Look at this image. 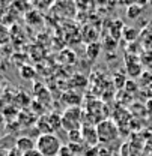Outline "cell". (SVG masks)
Returning <instances> with one entry per match:
<instances>
[{
	"mask_svg": "<svg viewBox=\"0 0 152 156\" xmlns=\"http://www.w3.org/2000/svg\"><path fill=\"white\" fill-rule=\"evenodd\" d=\"M36 149L44 156H59V152L62 149V143H60L59 136L54 134H45V135L38 136Z\"/></svg>",
	"mask_w": 152,
	"mask_h": 156,
	"instance_id": "1",
	"label": "cell"
},
{
	"mask_svg": "<svg viewBox=\"0 0 152 156\" xmlns=\"http://www.w3.org/2000/svg\"><path fill=\"white\" fill-rule=\"evenodd\" d=\"M96 128V135H98V141L99 143H112L119 136V129L114 125V122L112 120H101L98 125H95Z\"/></svg>",
	"mask_w": 152,
	"mask_h": 156,
	"instance_id": "2",
	"label": "cell"
},
{
	"mask_svg": "<svg viewBox=\"0 0 152 156\" xmlns=\"http://www.w3.org/2000/svg\"><path fill=\"white\" fill-rule=\"evenodd\" d=\"M81 117H83V113H81L80 107H69V108H66V111L62 116V128L66 129L68 132L80 129Z\"/></svg>",
	"mask_w": 152,
	"mask_h": 156,
	"instance_id": "3",
	"label": "cell"
},
{
	"mask_svg": "<svg viewBox=\"0 0 152 156\" xmlns=\"http://www.w3.org/2000/svg\"><path fill=\"white\" fill-rule=\"evenodd\" d=\"M15 149L18 150L21 155H24V153L36 149V141H33L29 136H20L18 140L15 141Z\"/></svg>",
	"mask_w": 152,
	"mask_h": 156,
	"instance_id": "4",
	"label": "cell"
},
{
	"mask_svg": "<svg viewBox=\"0 0 152 156\" xmlns=\"http://www.w3.org/2000/svg\"><path fill=\"white\" fill-rule=\"evenodd\" d=\"M81 134H83V141L94 146L98 143V135H96V128L94 125H84L81 128Z\"/></svg>",
	"mask_w": 152,
	"mask_h": 156,
	"instance_id": "5",
	"label": "cell"
},
{
	"mask_svg": "<svg viewBox=\"0 0 152 156\" xmlns=\"http://www.w3.org/2000/svg\"><path fill=\"white\" fill-rule=\"evenodd\" d=\"M36 128L41 132V135H45V134H53V129L50 126V122H48V117L44 116L41 117L38 122H36Z\"/></svg>",
	"mask_w": 152,
	"mask_h": 156,
	"instance_id": "6",
	"label": "cell"
},
{
	"mask_svg": "<svg viewBox=\"0 0 152 156\" xmlns=\"http://www.w3.org/2000/svg\"><path fill=\"white\" fill-rule=\"evenodd\" d=\"M11 41V30L8 29L6 24L0 23V45H5Z\"/></svg>",
	"mask_w": 152,
	"mask_h": 156,
	"instance_id": "7",
	"label": "cell"
},
{
	"mask_svg": "<svg viewBox=\"0 0 152 156\" xmlns=\"http://www.w3.org/2000/svg\"><path fill=\"white\" fill-rule=\"evenodd\" d=\"M48 117V122H50V126H51V129H53V132H56L57 129H60L62 128V116H59V114H50Z\"/></svg>",
	"mask_w": 152,
	"mask_h": 156,
	"instance_id": "8",
	"label": "cell"
},
{
	"mask_svg": "<svg viewBox=\"0 0 152 156\" xmlns=\"http://www.w3.org/2000/svg\"><path fill=\"white\" fill-rule=\"evenodd\" d=\"M140 12H142V8H139L137 5H133V6H130V9H128V17H130V18L134 17V18H135Z\"/></svg>",
	"mask_w": 152,
	"mask_h": 156,
	"instance_id": "9",
	"label": "cell"
},
{
	"mask_svg": "<svg viewBox=\"0 0 152 156\" xmlns=\"http://www.w3.org/2000/svg\"><path fill=\"white\" fill-rule=\"evenodd\" d=\"M59 156H74V152L69 146H62L60 152H59Z\"/></svg>",
	"mask_w": 152,
	"mask_h": 156,
	"instance_id": "10",
	"label": "cell"
},
{
	"mask_svg": "<svg viewBox=\"0 0 152 156\" xmlns=\"http://www.w3.org/2000/svg\"><path fill=\"white\" fill-rule=\"evenodd\" d=\"M21 156H44L41 152H39L38 149H35V150H30V152H27V153H24V155Z\"/></svg>",
	"mask_w": 152,
	"mask_h": 156,
	"instance_id": "11",
	"label": "cell"
}]
</instances>
